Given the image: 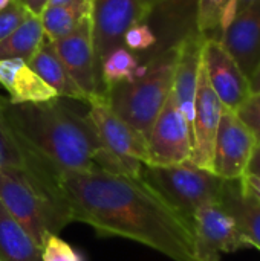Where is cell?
<instances>
[{
  "label": "cell",
  "mask_w": 260,
  "mask_h": 261,
  "mask_svg": "<svg viewBox=\"0 0 260 261\" xmlns=\"http://www.w3.org/2000/svg\"><path fill=\"white\" fill-rule=\"evenodd\" d=\"M72 222L98 236L143 243L173 261H198L193 222L182 216L141 176L93 167L60 174Z\"/></svg>",
  "instance_id": "1"
},
{
  "label": "cell",
  "mask_w": 260,
  "mask_h": 261,
  "mask_svg": "<svg viewBox=\"0 0 260 261\" xmlns=\"http://www.w3.org/2000/svg\"><path fill=\"white\" fill-rule=\"evenodd\" d=\"M0 106L14 133L57 171H84L101 167L126 173L87 116L80 115L60 98L46 102L11 104L0 98Z\"/></svg>",
  "instance_id": "2"
},
{
  "label": "cell",
  "mask_w": 260,
  "mask_h": 261,
  "mask_svg": "<svg viewBox=\"0 0 260 261\" xmlns=\"http://www.w3.org/2000/svg\"><path fill=\"white\" fill-rule=\"evenodd\" d=\"M176 54V46L152 54L139 64L133 80L106 89L104 98L110 109L146 139L172 93Z\"/></svg>",
  "instance_id": "3"
},
{
  "label": "cell",
  "mask_w": 260,
  "mask_h": 261,
  "mask_svg": "<svg viewBox=\"0 0 260 261\" xmlns=\"http://www.w3.org/2000/svg\"><path fill=\"white\" fill-rule=\"evenodd\" d=\"M0 200L38 249L49 236L72 222L67 205L48 197L17 170H0Z\"/></svg>",
  "instance_id": "4"
},
{
  "label": "cell",
  "mask_w": 260,
  "mask_h": 261,
  "mask_svg": "<svg viewBox=\"0 0 260 261\" xmlns=\"http://www.w3.org/2000/svg\"><path fill=\"white\" fill-rule=\"evenodd\" d=\"M141 177L192 222L199 208L219 203L225 184L215 173L199 168L190 161L166 167L144 164Z\"/></svg>",
  "instance_id": "5"
},
{
  "label": "cell",
  "mask_w": 260,
  "mask_h": 261,
  "mask_svg": "<svg viewBox=\"0 0 260 261\" xmlns=\"http://www.w3.org/2000/svg\"><path fill=\"white\" fill-rule=\"evenodd\" d=\"M87 106V118L97 128L104 147L120 159L127 174L141 176L143 165L149 164L147 139L110 109L104 95L90 98Z\"/></svg>",
  "instance_id": "6"
},
{
  "label": "cell",
  "mask_w": 260,
  "mask_h": 261,
  "mask_svg": "<svg viewBox=\"0 0 260 261\" xmlns=\"http://www.w3.org/2000/svg\"><path fill=\"white\" fill-rule=\"evenodd\" d=\"M147 165H178L192 161V127L182 115L173 92L169 95L147 138Z\"/></svg>",
  "instance_id": "7"
},
{
  "label": "cell",
  "mask_w": 260,
  "mask_h": 261,
  "mask_svg": "<svg viewBox=\"0 0 260 261\" xmlns=\"http://www.w3.org/2000/svg\"><path fill=\"white\" fill-rule=\"evenodd\" d=\"M193 236L198 261H221L222 254L251 249L234 219L219 203L205 205L195 213Z\"/></svg>",
  "instance_id": "8"
},
{
  "label": "cell",
  "mask_w": 260,
  "mask_h": 261,
  "mask_svg": "<svg viewBox=\"0 0 260 261\" xmlns=\"http://www.w3.org/2000/svg\"><path fill=\"white\" fill-rule=\"evenodd\" d=\"M17 170L41 193L52 200L67 205L61 185L60 171L37 156L9 127L0 106V170Z\"/></svg>",
  "instance_id": "9"
},
{
  "label": "cell",
  "mask_w": 260,
  "mask_h": 261,
  "mask_svg": "<svg viewBox=\"0 0 260 261\" xmlns=\"http://www.w3.org/2000/svg\"><path fill=\"white\" fill-rule=\"evenodd\" d=\"M256 144V138L236 112L224 107L215 141L211 171L224 180H239L248 170Z\"/></svg>",
  "instance_id": "10"
},
{
  "label": "cell",
  "mask_w": 260,
  "mask_h": 261,
  "mask_svg": "<svg viewBox=\"0 0 260 261\" xmlns=\"http://www.w3.org/2000/svg\"><path fill=\"white\" fill-rule=\"evenodd\" d=\"M138 21H141L138 0H90V31L98 78L103 60L124 46L126 31Z\"/></svg>",
  "instance_id": "11"
},
{
  "label": "cell",
  "mask_w": 260,
  "mask_h": 261,
  "mask_svg": "<svg viewBox=\"0 0 260 261\" xmlns=\"http://www.w3.org/2000/svg\"><path fill=\"white\" fill-rule=\"evenodd\" d=\"M202 66L210 86L222 106L236 112L251 95L247 75L216 38H205L202 44Z\"/></svg>",
  "instance_id": "12"
},
{
  "label": "cell",
  "mask_w": 260,
  "mask_h": 261,
  "mask_svg": "<svg viewBox=\"0 0 260 261\" xmlns=\"http://www.w3.org/2000/svg\"><path fill=\"white\" fill-rule=\"evenodd\" d=\"M222 109L224 106L218 98V95L215 93L213 87L210 86L205 69L201 63L196 98H195V113L192 122L193 153L190 162L208 171H211L215 141H216Z\"/></svg>",
  "instance_id": "13"
},
{
  "label": "cell",
  "mask_w": 260,
  "mask_h": 261,
  "mask_svg": "<svg viewBox=\"0 0 260 261\" xmlns=\"http://www.w3.org/2000/svg\"><path fill=\"white\" fill-rule=\"evenodd\" d=\"M51 43L72 80L87 96V101L93 96L104 95V87L95 67L90 15L74 32Z\"/></svg>",
  "instance_id": "14"
},
{
  "label": "cell",
  "mask_w": 260,
  "mask_h": 261,
  "mask_svg": "<svg viewBox=\"0 0 260 261\" xmlns=\"http://www.w3.org/2000/svg\"><path fill=\"white\" fill-rule=\"evenodd\" d=\"M199 0H158L156 6L146 18L158 38L153 54L178 46L182 40L198 34Z\"/></svg>",
  "instance_id": "15"
},
{
  "label": "cell",
  "mask_w": 260,
  "mask_h": 261,
  "mask_svg": "<svg viewBox=\"0 0 260 261\" xmlns=\"http://www.w3.org/2000/svg\"><path fill=\"white\" fill-rule=\"evenodd\" d=\"M219 41L250 78L260 61V0L236 15Z\"/></svg>",
  "instance_id": "16"
},
{
  "label": "cell",
  "mask_w": 260,
  "mask_h": 261,
  "mask_svg": "<svg viewBox=\"0 0 260 261\" xmlns=\"http://www.w3.org/2000/svg\"><path fill=\"white\" fill-rule=\"evenodd\" d=\"M204 37L198 32L182 40L176 47V64L173 76V96L181 109L182 115L188 121L190 127L195 113V98L198 89V76L202 63V44Z\"/></svg>",
  "instance_id": "17"
},
{
  "label": "cell",
  "mask_w": 260,
  "mask_h": 261,
  "mask_svg": "<svg viewBox=\"0 0 260 261\" xmlns=\"http://www.w3.org/2000/svg\"><path fill=\"white\" fill-rule=\"evenodd\" d=\"M0 84L9 93L11 104L46 102L60 98L29 66L20 58L0 60Z\"/></svg>",
  "instance_id": "18"
},
{
  "label": "cell",
  "mask_w": 260,
  "mask_h": 261,
  "mask_svg": "<svg viewBox=\"0 0 260 261\" xmlns=\"http://www.w3.org/2000/svg\"><path fill=\"white\" fill-rule=\"evenodd\" d=\"M219 205L234 219L253 249L260 251V203L248 196L239 180H225Z\"/></svg>",
  "instance_id": "19"
},
{
  "label": "cell",
  "mask_w": 260,
  "mask_h": 261,
  "mask_svg": "<svg viewBox=\"0 0 260 261\" xmlns=\"http://www.w3.org/2000/svg\"><path fill=\"white\" fill-rule=\"evenodd\" d=\"M28 66L48 86H51L60 98L64 96V98L77 99V101L87 104V96L72 80V76L69 75L67 69L64 67L63 61L57 55V52L49 40H44L41 43L38 50L28 61Z\"/></svg>",
  "instance_id": "20"
},
{
  "label": "cell",
  "mask_w": 260,
  "mask_h": 261,
  "mask_svg": "<svg viewBox=\"0 0 260 261\" xmlns=\"http://www.w3.org/2000/svg\"><path fill=\"white\" fill-rule=\"evenodd\" d=\"M0 260L41 261L40 249L0 200Z\"/></svg>",
  "instance_id": "21"
},
{
  "label": "cell",
  "mask_w": 260,
  "mask_h": 261,
  "mask_svg": "<svg viewBox=\"0 0 260 261\" xmlns=\"http://www.w3.org/2000/svg\"><path fill=\"white\" fill-rule=\"evenodd\" d=\"M89 15L90 0H77L69 5L46 6L38 17L46 40L55 41L74 32Z\"/></svg>",
  "instance_id": "22"
},
{
  "label": "cell",
  "mask_w": 260,
  "mask_h": 261,
  "mask_svg": "<svg viewBox=\"0 0 260 261\" xmlns=\"http://www.w3.org/2000/svg\"><path fill=\"white\" fill-rule=\"evenodd\" d=\"M44 40L40 17L31 14L9 37L0 41V60L20 58L28 63Z\"/></svg>",
  "instance_id": "23"
},
{
  "label": "cell",
  "mask_w": 260,
  "mask_h": 261,
  "mask_svg": "<svg viewBox=\"0 0 260 261\" xmlns=\"http://www.w3.org/2000/svg\"><path fill=\"white\" fill-rule=\"evenodd\" d=\"M139 64V57L135 55L132 50L126 49L124 46L110 52L103 60L100 67V78L104 86V90L113 84L133 80Z\"/></svg>",
  "instance_id": "24"
},
{
  "label": "cell",
  "mask_w": 260,
  "mask_h": 261,
  "mask_svg": "<svg viewBox=\"0 0 260 261\" xmlns=\"http://www.w3.org/2000/svg\"><path fill=\"white\" fill-rule=\"evenodd\" d=\"M231 0H199L196 28L204 38H221V17Z\"/></svg>",
  "instance_id": "25"
},
{
  "label": "cell",
  "mask_w": 260,
  "mask_h": 261,
  "mask_svg": "<svg viewBox=\"0 0 260 261\" xmlns=\"http://www.w3.org/2000/svg\"><path fill=\"white\" fill-rule=\"evenodd\" d=\"M123 44L132 52H144L152 55L158 46V38L146 21H138L126 31Z\"/></svg>",
  "instance_id": "26"
},
{
  "label": "cell",
  "mask_w": 260,
  "mask_h": 261,
  "mask_svg": "<svg viewBox=\"0 0 260 261\" xmlns=\"http://www.w3.org/2000/svg\"><path fill=\"white\" fill-rule=\"evenodd\" d=\"M40 257L41 261H86L75 248L60 239L58 234H52L44 240Z\"/></svg>",
  "instance_id": "27"
},
{
  "label": "cell",
  "mask_w": 260,
  "mask_h": 261,
  "mask_svg": "<svg viewBox=\"0 0 260 261\" xmlns=\"http://www.w3.org/2000/svg\"><path fill=\"white\" fill-rule=\"evenodd\" d=\"M32 12L21 0H11L8 6L0 9V41L9 37Z\"/></svg>",
  "instance_id": "28"
},
{
  "label": "cell",
  "mask_w": 260,
  "mask_h": 261,
  "mask_svg": "<svg viewBox=\"0 0 260 261\" xmlns=\"http://www.w3.org/2000/svg\"><path fill=\"white\" fill-rule=\"evenodd\" d=\"M238 118L260 142V93H251L236 110Z\"/></svg>",
  "instance_id": "29"
},
{
  "label": "cell",
  "mask_w": 260,
  "mask_h": 261,
  "mask_svg": "<svg viewBox=\"0 0 260 261\" xmlns=\"http://www.w3.org/2000/svg\"><path fill=\"white\" fill-rule=\"evenodd\" d=\"M239 184H241V187H242V190L248 194V196H251V197H254L257 202L260 203V177L259 176H254V174H245L244 177H241L239 179Z\"/></svg>",
  "instance_id": "30"
},
{
  "label": "cell",
  "mask_w": 260,
  "mask_h": 261,
  "mask_svg": "<svg viewBox=\"0 0 260 261\" xmlns=\"http://www.w3.org/2000/svg\"><path fill=\"white\" fill-rule=\"evenodd\" d=\"M247 173H248V174L259 176L260 177V142H257L256 147H254V151H253L251 161H250V164H248ZM247 173H245V174H247Z\"/></svg>",
  "instance_id": "31"
},
{
  "label": "cell",
  "mask_w": 260,
  "mask_h": 261,
  "mask_svg": "<svg viewBox=\"0 0 260 261\" xmlns=\"http://www.w3.org/2000/svg\"><path fill=\"white\" fill-rule=\"evenodd\" d=\"M158 0H138V6H139V20L146 21V18L150 15V12L153 11V8L156 6Z\"/></svg>",
  "instance_id": "32"
},
{
  "label": "cell",
  "mask_w": 260,
  "mask_h": 261,
  "mask_svg": "<svg viewBox=\"0 0 260 261\" xmlns=\"http://www.w3.org/2000/svg\"><path fill=\"white\" fill-rule=\"evenodd\" d=\"M48 2L49 0H21V3L32 12V14H35V15H40L41 14V11L46 8V5H48Z\"/></svg>",
  "instance_id": "33"
},
{
  "label": "cell",
  "mask_w": 260,
  "mask_h": 261,
  "mask_svg": "<svg viewBox=\"0 0 260 261\" xmlns=\"http://www.w3.org/2000/svg\"><path fill=\"white\" fill-rule=\"evenodd\" d=\"M250 83V92L251 93H260V61L256 66V69L253 70V73L248 78Z\"/></svg>",
  "instance_id": "34"
},
{
  "label": "cell",
  "mask_w": 260,
  "mask_h": 261,
  "mask_svg": "<svg viewBox=\"0 0 260 261\" xmlns=\"http://www.w3.org/2000/svg\"><path fill=\"white\" fill-rule=\"evenodd\" d=\"M254 2H257V0H236V9H238V14H239V12H242L245 8H248L250 5H253Z\"/></svg>",
  "instance_id": "35"
},
{
  "label": "cell",
  "mask_w": 260,
  "mask_h": 261,
  "mask_svg": "<svg viewBox=\"0 0 260 261\" xmlns=\"http://www.w3.org/2000/svg\"><path fill=\"white\" fill-rule=\"evenodd\" d=\"M77 0H49L46 6H60V5H69V3H74Z\"/></svg>",
  "instance_id": "36"
},
{
  "label": "cell",
  "mask_w": 260,
  "mask_h": 261,
  "mask_svg": "<svg viewBox=\"0 0 260 261\" xmlns=\"http://www.w3.org/2000/svg\"><path fill=\"white\" fill-rule=\"evenodd\" d=\"M0 261H2V260H0Z\"/></svg>",
  "instance_id": "37"
}]
</instances>
